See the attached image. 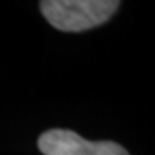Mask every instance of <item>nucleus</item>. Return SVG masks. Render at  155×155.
<instances>
[{
    "label": "nucleus",
    "instance_id": "obj_1",
    "mask_svg": "<svg viewBox=\"0 0 155 155\" xmlns=\"http://www.w3.org/2000/svg\"><path fill=\"white\" fill-rule=\"evenodd\" d=\"M119 5L116 0H43L40 8L55 29L82 32L106 22Z\"/></svg>",
    "mask_w": 155,
    "mask_h": 155
},
{
    "label": "nucleus",
    "instance_id": "obj_2",
    "mask_svg": "<svg viewBox=\"0 0 155 155\" xmlns=\"http://www.w3.org/2000/svg\"><path fill=\"white\" fill-rule=\"evenodd\" d=\"M45 155H130L112 141H87L71 130H49L38 138Z\"/></svg>",
    "mask_w": 155,
    "mask_h": 155
}]
</instances>
